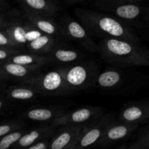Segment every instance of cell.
Instances as JSON below:
<instances>
[{"label": "cell", "mask_w": 149, "mask_h": 149, "mask_svg": "<svg viewBox=\"0 0 149 149\" xmlns=\"http://www.w3.org/2000/svg\"><path fill=\"white\" fill-rule=\"evenodd\" d=\"M98 53L104 61L113 66L126 67L149 65V48L140 42L116 38H102Z\"/></svg>", "instance_id": "obj_1"}, {"label": "cell", "mask_w": 149, "mask_h": 149, "mask_svg": "<svg viewBox=\"0 0 149 149\" xmlns=\"http://www.w3.org/2000/svg\"><path fill=\"white\" fill-rule=\"evenodd\" d=\"M75 14L90 34L101 38H116L140 42L132 27L116 16L79 7L75 10Z\"/></svg>", "instance_id": "obj_2"}, {"label": "cell", "mask_w": 149, "mask_h": 149, "mask_svg": "<svg viewBox=\"0 0 149 149\" xmlns=\"http://www.w3.org/2000/svg\"><path fill=\"white\" fill-rule=\"evenodd\" d=\"M0 29H5L17 46L23 50L29 42L43 33L36 29L23 13L16 11L1 13Z\"/></svg>", "instance_id": "obj_3"}, {"label": "cell", "mask_w": 149, "mask_h": 149, "mask_svg": "<svg viewBox=\"0 0 149 149\" xmlns=\"http://www.w3.org/2000/svg\"><path fill=\"white\" fill-rule=\"evenodd\" d=\"M24 83L33 86L41 95L65 96L74 93L65 80L64 65L47 72H41Z\"/></svg>", "instance_id": "obj_4"}, {"label": "cell", "mask_w": 149, "mask_h": 149, "mask_svg": "<svg viewBox=\"0 0 149 149\" xmlns=\"http://www.w3.org/2000/svg\"><path fill=\"white\" fill-rule=\"evenodd\" d=\"M66 82L74 93L96 85L99 68L94 61L77 62L64 65Z\"/></svg>", "instance_id": "obj_5"}, {"label": "cell", "mask_w": 149, "mask_h": 149, "mask_svg": "<svg viewBox=\"0 0 149 149\" xmlns=\"http://www.w3.org/2000/svg\"><path fill=\"white\" fill-rule=\"evenodd\" d=\"M99 7L127 23L142 24L149 20V8L135 3L100 2Z\"/></svg>", "instance_id": "obj_6"}, {"label": "cell", "mask_w": 149, "mask_h": 149, "mask_svg": "<svg viewBox=\"0 0 149 149\" xmlns=\"http://www.w3.org/2000/svg\"><path fill=\"white\" fill-rule=\"evenodd\" d=\"M114 120H116L115 115L109 113L84 125L75 149L95 146Z\"/></svg>", "instance_id": "obj_7"}, {"label": "cell", "mask_w": 149, "mask_h": 149, "mask_svg": "<svg viewBox=\"0 0 149 149\" xmlns=\"http://www.w3.org/2000/svg\"><path fill=\"white\" fill-rule=\"evenodd\" d=\"M59 23L65 38L77 42L89 52H98V45L95 42L90 32L81 22L79 23L70 16L65 15L61 17Z\"/></svg>", "instance_id": "obj_8"}, {"label": "cell", "mask_w": 149, "mask_h": 149, "mask_svg": "<svg viewBox=\"0 0 149 149\" xmlns=\"http://www.w3.org/2000/svg\"><path fill=\"white\" fill-rule=\"evenodd\" d=\"M103 115V109L99 106H83L69 112H65L52 121L55 127L65 125H84Z\"/></svg>", "instance_id": "obj_9"}, {"label": "cell", "mask_w": 149, "mask_h": 149, "mask_svg": "<svg viewBox=\"0 0 149 149\" xmlns=\"http://www.w3.org/2000/svg\"><path fill=\"white\" fill-rule=\"evenodd\" d=\"M44 66H30L11 62L0 64V79L1 81L8 80L24 83L29 81L42 72Z\"/></svg>", "instance_id": "obj_10"}, {"label": "cell", "mask_w": 149, "mask_h": 149, "mask_svg": "<svg viewBox=\"0 0 149 149\" xmlns=\"http://www.w3.org/2000/svg\"><path fill=\"white\" fill-rule=\"evenodd\" d=\"M140 127V125L136 124L127 123L121 122L119 120H114L111 123L106 133L96 143L95 146L97 147H109L127 139L136 130Z\"/></svg>", "instance_id": "obj_11"}, {"label": "cell", "mask_w": 149, "mask_h": 149, "mask_svg": "<svg viewBox=\"0 0 149 149\" xmlns=\"http://www.w3.org/2000/svg\"><path fill=\"white\" fill-rule=\"evenodd\" d=\"M84 125H65L50 138L49 149H75Z\"/></svg>", "instance_id": "obj_12"}, {"label": "cell", "mask_w": 149, "mask_h": 149, "mask_svg": "<svg viewBox=\"0 0 149 149\" xmlns=\"http://www.w3.org/2000/svg\"><path fill=\"white\" fill-rule=\"evenodd\" d=\"M118 120L142 125L149 122V101H134L126 103L119 113Z\"/></svg>", "instance_id": "obj_13"}, {"label": "cell", "mask_w": 149, "mask_h": 149, "mask_svg": "<svg viewBox=\"0 0 149 149\" xmlns=\"http://www.w3.org/2000/svg\"><path fill=\"white\" fill-rule=\"evenodd\" d=\"M49 63L71 64L79 62L84 58V54L78 49L59 42L47 54Z\"/></svg>", "instance_id": "obj_14"}, {"label": "cell", "mask_w": 149, "mask_h": 149, "mask_svg": "<svg viewBox=\"0 0 149 149\" xmlns=\"http://www.w3.org/2000/svg\"><path fill=\"white\" fill-rule=\"evenodd\" d=\"M23 15L41 32L45 34L55 36L58 39L65 38L61 30L59 22L56 21L53 17L32 14L22 10Z\"/></svg>", "instance_id": "obj_15"}, {"label": "cell", "mask_w": 149, "mask_h": 149, "mask_svg": "<svg viewBox=\"0 0 149 149\" xmlns=\"http://www.w3.org/2000/svg\"><path fill=\"white\" fill-rule=\"evenodd\" d=\"M125 80V73L120 67H111L98 74L96 85L102 90H114L122 87Z\"/></svg>", "instance_id": "obj_16"}, {"label": "cell", "mask_w": 149, "mask_h": 149, "mask_svg": "<svg viewBox=\"0 0 149 149\" xmlns=\"http://www.w3.org/2000/svg\"><path fill=\"white\" fill-rule=\"evenodd\" d=\"M65 113V109L63 106H41L27 109L19 117L34 122H52Z\"/></svg>", "instance_id": "obj_17"}, {"label": "cell", "mask_w": 149, "mask_h": 149, "mask_svg": "<svg viewBox=\"0 0 149 149\" xmlns=\"http://www.w3.org/2000/svg\"><path fill=\"white\" fill-rule=\"evenodd\" d=\"M22 10L32 14L55 17L59 7L52 0H17Z\"/></svg>", "instance_id": "obj_18"}, {"label": "cell", "mask_w": 149, "mask_h": 149, "mask_svg": "<svg viewBox=\"0 0 149 149\" xmlns=\"http://www.w3.org/2000/svg\"><path fill=\"white\" fill-rule=\"evenodd\" d=\"M55 127L52 125H46L27 131L12 148H27L37 141L51 138L55 133Z\"/></svg>", "instance_id": "obj_19"}, {"label": "cell", "mask_w": 149, "mask_h": 149, "mask_svg": "<svg viewBox=\"0 0 149 149\" xmlns=\"http://www.w3.org/2000/svg\"><path fill=\"white\" fill-rule=\"evenodd\" d=\"M5 95L10 100L28 101L37 98L41 95L33 86L26 83H19L16 85L10 86L5 90Z\"/></svg>", "instance_id": "obj_20"}, {"label": "cell", "mask_w": 149, "mask_h": 149, "mask_svg": "<svg viewBox=\"0 0 149 149\" xmlns=\"http://www.w3.org/2000/svg\"><path fill=\"white\" fill-rule=\"evenodd\" d=\"M58 42V38L42 33L36 39L29 42L26 45V49L29 52L47 55Z\"/></svg>", "instance_id": "obj_21"}, {"label": "cell", "mask_w": 149, "mask_h": 149, "mask_svg": "<svg viewBox=\"0 0 149 149\" xmlns=\"http://www.w3.org/2000/svg\"><path fill=\"white\" fill-rule=\"evenodd\" d=\"M7 62H11L24 65H30V66L46 67V65L49 63V60L47 55L23 52L10 58Z\"/></svg>", "instance_id": "obj_22"}, {"label": "cell", "mask_w": 149, "mask_h": 149, "mask_svg": "<svg viewBox=\"0 0 149 149\" xmlns=\"http://www.w3.org/2000/svg\"><path fill=\"white\" fill-rule=\"evenodd\" d=\"M127 148L129 149H149V125L140 127L136 138Z\"/></svg>", "instance_id": "obj_23"}, {"label": "cell", "mask_w": 149, "mask_h": 149, "mask_svg": "<svg viewBox=\"0 0 149 149\" xmlns=\"http://www.w3.org/2000/svg\"><path fill=\"white\" fill-rule=\"evenodd\" d=\"M26 132L27 130L23 128V129L14 131V132H10V133L1 137L0 139V148L8 149L13 148V146L22 138L24 134L26 133Z\"/></svg>", "instance_id": "obj_24"}, {"label": "cell", "mask_w": 149, "mask_h": 149, "mask_svg": "<svg viewBox=\"0 0 149 149\" xmlns=\"http://www.w3.org/2000/svg\"><path fill=\"white\" fill-rule=\"evenodd\" d=\"M25 123L23 121V119H13V120L2 122L0 125V138L10 132L23 129Z\"/></svg>", "instance_id": "obj_25"}, {"label": "cell", "mask_w": 149, "mask_h": 149, "mask_svg": "<svg viewBox=\"0 0 149 149\" xmlns=\"http://www.w3.org/2000/svg\"><path fill=\"white\" fill-rule=\"evenodd\" d=\"M24 51L20 48L0 47V64L7 62L10 58Z\"/></svg>", "instance_id": "obj_26"}, {"label": "cell", "mask_w": 149, "mask_h": 149, "mask_svg": "<svg viewBox=\"0 0 149 149\" xmlns=\"http://www.w3.org/2000/svg\"><path fill=\"white\" fill-rule=\"evenodd\" d=\"M0 47L20 48L17 46V44L14 42V40L12 39L7 31L4 29H0Z\"/></svg>", "instance_id": "obj_27"}, {"label": "cell", "mask_w": 149, "mask_h": 149, "mask_svg": "<svg viewBox=\"0 0 149 149\" xmlns=\"http://www.w3.org/2000/svg\"><path fill=\"white\" fill-rule=\"evenodd\" d=\"M49 144H50V138L42 140L29 146L27 149H48L49 148Z\"/></svg>", "instance_id": "obj_28"}, {"label": "cell", "mask_w": 149, "mask_h": 149, "mask_svg": "<svg viewBox=\"0 0 149 149\" xmlns=\"http://www.w3.org/2000/svg\"><path fill=\"white\" fill-rule=\"evenodd\" d=\"M10 100H9L7 97V96L3 95V93L1 94V99H0V110L1 112H2L3 111L7 110V109H10Z\"/></svg>", "instance_id": "obj_29"}, {"label": "cell", "mask_w": 149, "mask_h": 149, "mask_svg": "<svg viewBox=\"0 0 149 149\" xmlns=\"http://www.w3.org/2000/svg\"><path fill=\"white\" fill-rule=\"evenodd\" d=\"M141 0H100V2L109 3H135Z\"/></svg>", "instance_id": "obj_30"}, {"label": "cell", "mask_w": 149, "mask_h": 149, "mask_svg": "<svg viewBox=\"0 0 149 149\" xmlns=\"http://www.w3.org/2000/svg\"><path fill=\"white\" fill-rule=\"evenodd\" d=\"M8 3H7V0H0V10H1V13L7 12V8H8Z\"/></svg>", "instance_id": "obj_31"}, {"label": "cell", "mask_w": 149, "mask_h": 149, "mask_svg": "<svg viewBox=\"0 0 149 149\" xmlns=\"http://www.w3.org/2000/svg\"><path fill=\"white\" fill-rule=\"evenodd\" d=\"M71 1H83V0H69Z\"/></svg>", "instance_id": "obj_32"}]
</instances>
